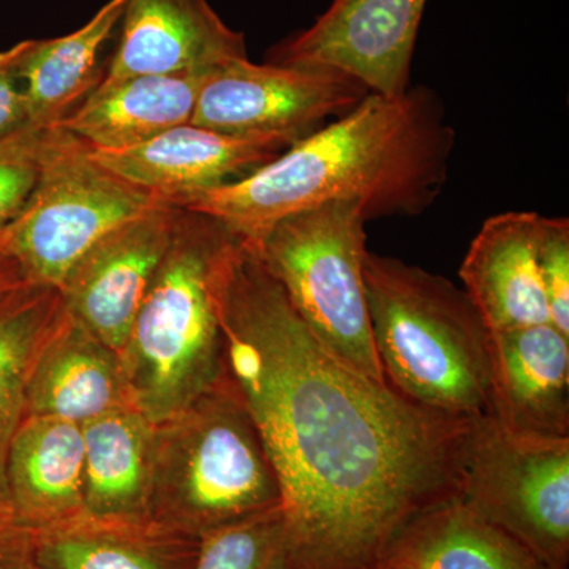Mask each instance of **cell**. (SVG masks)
Wrapping results in <instances>:
<instances>
[{
    "instance_id": "obj_20",
    "label": "cell",
    "mask_w": 569,
    "mask_h": 569,
    "mask_svg": "<svg viewBox=\"0 0 569 569\" xmlns=\"http://www.w3.org/2000/svg\"><path fill=\"white\" fill-rule=\"evenodd\" d=\"M84 515L104 520L151 516L156 425L133 407L84 422Z\"/></svg>"
},
{
    "instance_id": "obj_25",
    "label": "cell",
    "mask_w": 569,
    "mask_h": 569,
    "mask_svg": "<svg viewBox=\"0 0 569 569\" xmlns=\"http://www.w3.org/2000/svg\"><path fill=\"white\" fill-rule=\"evenodd\" d=\"M44 134L43 127L29 126L0 138V241L36 187Z\"/></svg>"
},
{
    "instance_id": "obj_15",
    "label": "cell",
    "mask_w": 569,
    "mask_h": 569,
    "mask_svg": "<svg viewBox=\"0 0 569 569\" xmlns=\"http://www.w3.org/2000/svg\"><path fill=\"white\" fill-rule=\"evenodd\" d=\"M539 222L537 212L490 217L463 258L460 279L489 331L549 323L538 268Z\"/></svg>"
},
{
    "instance_id": "obj_3",
    "label": "cell",
    "mask_w": 569,
    "mask_h": 569,
    "mask_svg": "<svg viewBox=\"0 0 569 569\" xmlns=\"http://www.w3.org/2000/svg\"><path fill=\"white\" fill-rule=\"evenodd\" d=\"M370 332L385 381L445 417L490 415V331L466 290L367 250Z\"/></svg>"
},
{
    "instance_id": "obj_10",
    "label": "cell",
    "mask_w": 569,
    "mask_h": 569,
    "mask_svg": "<svg viewBox=\"0 0 569 569\" xmlns=\"http://www.w3.org/2000/svg\"><path fill=\"white\" fill-rule=\"evenodd\" d=\"M427 0H332L306 31L268 52L279 66L325 67L383 97L410 89L411 59Z\"/></svg>"
},
{
    "instance_id": "obj_17",
    "label": "cell",
    "mask_w": 569,
    "mask_h": 569,
    "mask_svg": "<svg viewBox=\"0 0 569 569\" xmlns=\"http://www.w3.org/2000/svg\"><path fill=\"white\" fill-rule=\"evenodd\" d=\"M129 406L119 353L63 313L43 343L26 391V415L84 425Z\"/></svg>"
},
{
    "instance_id": "obj_9",
    "label": "cell",
    "mask_w": 569,
    "mask_h": 569,
    "mask_svg": "<svg viewBox=\"0 0 569 569\" xmlns=\"http://www.w3.org/2000/svg\"><path fill=\"white\" fill-rule=\"evenodd\" d=\"M369 93L355 78L325 67L238 59L206 77L192 123L238 137L298 141L355 110Z\"/></svg>"
},
{
    "instance_id": "obj_22",
    "label": "cell",
    "mask_w": 569,
    "mask_h": 569,
    "mask_svg": "<svg viewBox=\"0 0 569 569\" xmlns=\"http://www.w3.org/2000/svg\"><path fill=\"white\" fill-rule=\"evenodd\" d=\"M126 0H108L77 31L21 41L20 78L32 126H58L102 81L100 51L121 22Z\"/></svg>"
},
{
    "instance_id": "obj_24",
    "label": "cell",
    "mask_w": 569,
    "mask_h": 569,
    "mask_svg": "<svg viewBox=\"0 0 569 569\" xmlns=\"http://www.w3.org/2000/svg\"><path fill=\"white\" fill-rule=\"evenodd\" d=\"M193 569H295L282 507L203 535Z\"/></svg>"
},
{
    "instance_id": "obj_6",
    "label": "cell",
    "mask_w": 569,
    "mask_h": 569,
    "mask_svg": "<svg viewBox=\"0 0 569 569\" xmlns=\"http://www.w3.org/2000/svg\"><path fill=\"white\" fill-rule=\"evenodd\" d=\"M367 222L361 204L336 201L284 217L249 244L321 346L355 372L387 383L367 307Z\"/></svg>"
},
{
    "instance_id": "obj_1",
    "label": "cell",
    "mask_w": 569,
    "mask_h": 569,
    "mask_svg": "<svg viewBox=\"0 0 569 569\" xmlns=\"http://www.w3.org/2000/svg\"><path fill=\"white\" fill-rule=\"evenodd\" d=\"M212 288L228 376L279 478L295 569H376L411 520L459 500L473 419L415 406L340 362L238 236Z\"/></svg>"
},
{
    "instance_id": "obj_7",
    "label": "cell",
    "mask_w": 569,
    "mask_h": 569,
    "mask_svg": "<svg viewBox=\"0 0 569 569\" xmlns=\"http://www.w3.org/2000/svg\"><path fill=\"white\" fill-rule=\"evenodd\" d=\"M159 203L100 163L88 142L50 127L36 187L3 234L0 252L17 263L24 282L59 290L99 239Z\"/></svg>"
},
{
    "instance_id": "obj_14",
    "label": "cell",
    "mask_w": 569,
    "mask_h": 569,
    "mask_svg": "<svg viewBox=\"0 0 569 569\" xmlns=\"http://www.w3.org/2000/svg\"><path fill=\"white\" fill-rule=\"evenodd\" d=\"M490 418L509 432L569 438V337L541 323L490 331Z\"/></svg>"
},
{
    "instance_id": "obj_4",
    "label": "cell",
    "mask_w": 569,
    "mask_h": 569,
    "mask_svg": "<svg viewBox=\"0 0 569 569\" xmlns=\"http://www.w3.org/2000/svg\"><path fill=\"white\" fill-rule=\"evenodd\" d=\"M234 236L212 217L178 209L170 246L119 351L129 406L152 425L228 376L212 277Z\"/></svg>"
},
{
    "instance_id": "obj_23",
    "label": "cell",
    "mask_w": 569,
    "mask_h": 569,
    "mask_svg": "<svg viewBox=\"0 0 569 569\" xmlns=\"http://www.w3.org/2000/svg\"><path fill=\"white\" fill-rule=\"evenodd\" d=\"M62 313L58 288L22 282L0 295V518H13L7 492V458L26 417L29 377Z\"/></svg>"
},
{
    "instance_id": "obj_2",
    "label": "cell",
    "mask_w": 569,
    "mask_h": 569,
    "mask_svg": "<svg viewBox=\"0 0 569 569\" xmlns=\"http://www.w3.org/2000/svg\"><path fill=\"white\" fill-rule=\"evenodd\" d=\"M455 140L429 88L369 93L253 173L174 208L212 217L250 244L284 217L336 201L361 204L367 220L419 216L448 181Z\"/></svg>"
},
{
    "instance_id": "obj_13",
    "label": "cell",
    "mask_w": 569,
    "mask_h": 569,
    "mask_svg": "<svg viewBox=\"0 0 569 569\" xmlns=\"http://www.w3.org/2000/svg\"><path fill=\"white\" fill-rule=\"evenodd\" d=\"M121 39L99 84L134 77L206 73L249 58L244 33L209 0H126Z\"/></svg>"
},
{
    "instance_id": "obj_27",
    "label": "cell",
    "mask_w": 569,
    "mask_h": 569,
    "mask_svg": "<svg viewBox=\"0 0 569 569\" xmlns=\"http://www.w3.org/2000/svg\"><path fill=\"white\" fill-rule=\"evenodd\" d=\"M21 43L0 51V138L32 126L20 78Z\"/></svg>"
},
{
    "instance_id": "obj_16",
    "label": "cell",
    "mask_w": 569,
    "mask_h": 569,
    "mask_svg": "<svg viewBox=\"0 0 569 569\" xmlns=\"http://www.w3.org/2000/svg\"><path fill=\"white\" fill-rule=\"evenodd\" d=\"M11 516L31 530L84 515L82 427L67 419L26 415L7 458Z\"/></svg>"
},
{
    "instance_id": "obj_18",
    "label": "cell",
    "mask_w": 569,
    "mask_h": 569,
    "mask_svg": "<svg viewBox=\"0 0 569 569\" xmlns=\"http://www.w3.org/2000/svg\"><path fill=\"white\" fill-rule=\"evenodd\" d=\"M209 73L149 74L99 84L58 127L97 151L144 144L192 122L198 93Z\"/></svg>"
},
{
    "instance_id": "obj_11",
    "label": "cell",
    "mask_w": 569,
    "mask_h": 569,
    "mask_svg": "<svg viewBox=\"0 0 569 569\" xmlns=\"http://www.w3.org/2000/svg\"><path fill=\"white\" fill-rule=\"evenodd\" d=\"M176 217L178 208L159 203L112 228L59 287L67 313L118 353L170 246Z\"/></svg>"
},
{
    "instance_id": "obj_19",
    "label": "cell",
    "mask_w": 569,
    "mask_h": 569,
    "mask_svg": "<svg viewBox=\"0 0 569 569\" xmlns=\"http://www.w3.org/2000/svg\"><path fill=\"white\" fill-rule=\"evenodd\" d=\"M31 530V529H29ZM43 569H193L200 539L157 520L81 518L31 530Z\"/></svg>"
},
{
    "instance_id": "obj_26",
    "label": "cell",
    "mask_w": 569,
    "mask_h": 569,
    "mask_svg": "<svg viewBox=\"0 0 569 569\" xmlns=\"http://www.w3.org/2000/svg\"><path fill=\"white\" fill-rule=\"evenodd\" d=\"M538 268L548 302L549 323L569 337V222L542 217L539 222Z\"/></svg>"
},
{
    "instance_id": "obj_21",
    "label": "cell",
    "mask_w": 569,
    "mask_h": 569,
    "mask_svg": "<svg viewBox=\"0 0 569 569\" xmlns=\"http://www.w3.org/2000/svg\"><path fill=\"white\" fill-rule=\"evenodd\" d=\"M376 569H552L460 500L422 512Z\"/></svg>"
},
{
    "instance_id": "obj_12",
    "label": "cell",
    "mask_w": 569,
    "mask_h": 569,
    "mask_svg": "<svg viewBox=\"0 0 569 569\" xmlns=\"http://www.w3.org/2000/svg\"><path fill=\"white\" fill-rule=\"evenodd\" d=\"M293 140L279 134L238 137L197 123L174 127L144 144L93 156L112 173L170 206L219 189L274 160Z\"/></svg>"
},
{
    "instance_id": "obj_29",
    "label": "cell",
    "mask_w": 569,
    "mask_h": 569,
    "mask_svg": "<svg viewBox=\"0 0 569 569\" xmlns=\"http://www.w3.org/2000/svg\"><path fill=\"white\" fill-rule=\"evenodd\" d=\"M24 282L20 269L17 263L7 257L6 253L0 252V295L7 293L11 288Z\"/></svg>"
},
{
    "instance_id": "obj_28",
    "label": "cell",
    "mask_w": 569,
    "mask_h": 569,
    "mask_svg": "<svg viewBox=\"0 0 569 569\" xmlns=\"http://www.w3.org/2000/svg\"><path fill=\"white\" fill-rule=\"evenodd\" d=\"M0 569H43L33 552L31 530L13 518H0Z\"/></svg>"
},
{
    "instance_id": "obj_5",
    "label": "cell",
    "mask_w": 569,
    "mask_h": 569,
    "mask_svg": "<svg viewBox=\"0 0 569 569\" xmlns=\"http://www.w3.org/2000/svg\"><path fill=\"white\" fill-rule=\"evenodd\" d=\"M282 507L279 478L230 376L156 425L151 516L200 539Z\"/></svg>"
},
{
    "instance_id": "obj_8",
    "label": "cell",
    "mask_w": 569,
    "mask_h": 569,
    "mask_svg": "<svg viewBox=\"0 0 569 569\" xmlns=\"http://www.w3.org/2000/svg\"><path fill=\"white\" fill-rule=\"evenodd\" d=\"M459 500L550 568L568 569L569 438L522 436L473 418Z\"/></svg>"
}]
</instances>
